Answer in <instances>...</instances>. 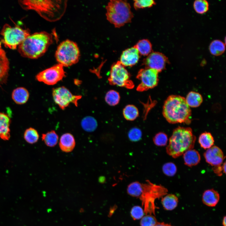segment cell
Wrapping results in <instances>:
<instances>
[{
  "label": "cell",
  "instance_id": "cell-1",
  "mask_svg": "<svg viewBox=\"0 0 226 226\" xmlns=\"http://www.w3.org/2000/svg\"><path fill=\"white\" fill-rule=\"evenodd\" d=\"M51 34L46 31L36 32L28 35L18 46L23 57L35 59L42 56L53 43Z\"/></svg>",
  "mask_w": 226,
  "mask_h": 226
},
{
  "label": "cell",
  "instance_id": "cell-2",
  "mask_svg": "<svg viewBox=\"0 0 226 226\" xmlns=\"http://www.w3.org/2000/svg\"><path fill=\"white\" fill-rule=\"evenodd\" d=\"M19 3L25 10H32L46 20L53 22L59 19L65 12L66 0H20Z\"/></svg>",
  "mask_w": 226,
  "mask_h": 226
},
{
  "label": "cell",
  "instance_id": "cell-3",
  "mask_svg": "<svg viewBox=\"0 0 226 226\" xmlns=\"http://www.w3.org/2000/svg\"><path fill=\"white\" fill-rule=\"evenodd\" d=\"M163 114L166 121L171 124H189L191 112L185 98L178 95H171L165 100Z\"/></svg>",
  "mask_w": 226,
  "mask_h": 226
},
{
  "label": "cell",
  "instance_id": "cell-4",
  "mask_svg": "<svg viewBox=\"0 0 226 226\" xmlns=\"http://www.w3.org/2000/svg\"><path fill=\"white\" fill-rule=\"evenodd\" d=\"M196 137L189 127L178 126L174 129L166 147L167 153L174 158L182 155L187 151L193 149Z\"/></svg>",
  "mask_w": 226,
  "mask_h": 226
},
{
  "label": "cell",
  "instance_id": "cell-5",
  "mask_svg": "<svg viewBox=\"0 0 226 226\" xmlns=\"http://www.w3.org/2000/svg\"><path fill=\"white\" fill-rule=\"evenodd\" d=\"M129 3L126 0H110L106 6L107 19L119 28L130 22L133 17Z\"/></svg>",
  "mask_w": 226,
  "mask_h": 226
},
{
  "label": "cell",
  "instance_id": "cell-6",
  "mask_svg": "<svg viewBox=\"0 0 226 226\" xmlns=\"http://www.w3.org/2000/svg\"><path fill=\"white\" fill-rule=\"evenodd\" d=\"M168 191L164 186L154 184L148 180H146V183L142 184V191L139 198L146 215L148 214L155 215V200L167 194Z\"/></svg>",
  "mask_w": 226,
  "mask_h": 226
},
{
  "label": "cell",
  "instance_id": "cell-7",
  "mask_svg": "<svg viewBox=\"0 0 226 226\" xmlns=\"http://www.w3.org/2000/svg\"><path fill=\"white\" fill-rule=\"evenodd\" d=\"M80 52L77 43L67 39L58 45L55 53L58 64L63 67L70 66L77 63L80 58Z\"/></svg>",
  "mask_w": 226,
  "mask_h": 226
},
{
  "label": "cell",
  "instance_id": "cell-8",
  "mask_svg": "<svg viewBox=\"0 0 226 226\" xmlns=\"http://www.w3.org/2000/svg\"><path fill=\"white\" fill-rule=\"evenodd\" d=\"M2 41L5 46L14 50L30 34L28 29L16 26L12 27L8 24L3 26L1 31Z\"/></svg>",
  "mask_w": 226,
  "mask_h": 226
},
{
  "label": "cell",
  "instance_id": "cell-9",
  "mask_svg": "<svg viewBox=\"0 0 226 226\" xmlns=\"http://www.w3.org/2000/svg\"><path fill=\"white\" fill-rule=\"evenodd\" d=\"M130 77V74L125 67L120 61H118L112 65L108 80L111 85H117L130 89L134 87Z\"/></svg>",
  "mask_w": 226,
  "mask_h": 226
},
{
  "label": "cell",
  "instance_id": "cell-10",
  "mask_svg": "<svg viewBox=\"0 0 226 226\" xmlns=\"http://www.w3.org/2000/svg\"><path fill=\"white\" fill-rule=\"evenodd\" d=\"M63 67L57 64L38 73L35 76L37 80L48 85H53L65 77Z\"/></svg>",
  "mask_w": 226,
  "mask_h": 226
},
{
  "label": "cell",
  "instance_id": "cell-11",
  "mask_svg": "<svg viewBox=\"0 0 226 226\" xmlns=\"http://www.w3.org/2000/svg\"><path fill=\"white\" fill-rule=\"evenodd\" d=\"M159 72L156 70L145 68L140 69L136 78L141 81L137 90L143 92L156 87L159 82Z\"/></svg>",
  "mask_w": 226,
  "mask_h": 226
},
{
  "label": "cell",
  "instance_id": "cell-12",
  "mask_svg": "<svg viewBox=\"0 0 226 226\" xmlns=\"http://www.w3.org/2000/svg\"><path fill=\"white\" fill-rule=\"evenodd\" d=\"M52 96L55 103L62 110H64L70 104L78 105V101L82 98L80 95H74L66 88L62 86L53 89Z\"/></svg>",
  "mask_w": 226,
  "mask_h": 226
},
{
  "label": "cell",
  "instance_id": "cell-13",
  "mask_svg": "<svg viewBox=\"0 0 226 226\" xmlns=\"http://www.w3.org/2000/svg\"><path fill=\"white\" fill-rule=\"evenodd\" d=\"M168 62V58L163 54L153 52L143 60V65L145 68L154 69L159 73L165 69Z\"/></svg>",
  "mask_w": 226,
  "mask_h": 226
},
{
  "label": "cell",
  "instance_id": "cell-14",
  "mask_svg": "<svg viewBox=\"0 0 226 226\" xmlns=\"http://www.w3.org/2000/svg\"><path fill=\"white\" fill-rule=\"evenodd\" d=\"M204 156L206 162L213 167L222 164L224 159L223 151L216 146L207 149L204 153Z\"/></svg>",
  "mask_w": 226,
  "mask_h": 226
},
{
  "label": "cell",
  "instance_id": "cell-15",
  "mask_svg": "<svg viewBox=\"0 0 226 226\" xmlns=\"http://www.w3.org/2000/svg\"><path fill=\"white\" fill-rule=\"evenodd\" d=\"M139 55L138 50L134 46L123 51L120 62L125 67L133 66L138 62Z\"/></svg>",
  "mask_w": 226,
  "mask_h": 226
},
{
  "label": "cell",
  "instance_id": "cell-16",
  "mask_svg": "<svg viewBox=\"0 0 226 226\" xmlns=\"http://www.w3.org/2000/svg\"><path fill=\"white\" fill-rule=\"evenodd\" d=\"M9 62L5 51L0 47V84L6 82L7 80Z\"/></svg>",
  "mask_w": 226,
  "mask_h": 226
},
{
  "label": "cell",
  "instance_id": "cell-17",
  "mask_svg": "<svg viewBox=\"0 0 226 226\" xmlns=\"http://www.w3.org/2000/svg\"><path fill=\"white\" fill-rule=\"evenodd\" d=\"M11 121L10 118L7 114L0 112V138L4 140H8L10 138Z\"/></svg>",
  "mask_w": 226,
  "mask_h": 226
},
{
  "label": "cell",
  "instance_id": "cell-18",
  "mask_svg": "<svg viewBox=\"0 0 226 226\" xmlns=\"http://www.w3.org/2000/svg\"><path fill=\"white\" fill-rule=\"evenodd\" d=\"M75 138L71 133H64L60 137L59 146L63 152L66 153L71 152L75 148Z\"/></svg>",
  "mask_w": 226,
  "mask_h": 226
},
{
  "label": "cell",
  "instance_id": "cell-19",
  "mask_svg": "<svg viewBox=\"0 0 226 226\" xmlns=\"http://www.w3.org/2000/svg\"><path fill=\"white\" fill-rule=\"evenodd\" d=\"M183 155L185 164L191 167L198 164L201 160V156L196 150L192 149L186 151Z\"/></svg>",
  "mask_w": 226,
  "mask_h": 226
},
{
  "label": "cell",
  "instance_id": "cell-20",
  "mask_svg": "<svg viewBox=\"0 0 226 226\" xmlns=\"http://www.w3.org/2000/svg\"><path fill=\"white\" fill-rule=\"evenodd\" d=\"M29 97L28 90L23 87L17 88L14 89L12 94V98L17 104L22 105L26 103Z\"/></svg>",
  "mask_w": 226,
  "mask_h": 226
},
{
  "label": "cell",
  "instance_id": "cell-21",
  "mask_svg": "<svg viewBox=\"0 0 226 226\" xmlns=\"http://www.w3.org/2000/svg\"><path fill=\"white\" fill-rule=\"evenodd\" d=\"M220 196L218 192L213 189L205 191L202 195L204 204L209 207L215 206L219 201Z\"/></svg>",
  "mask_w": 226,
  "mask_h": 226
},
{
  "label": "cell",
  "instance_id": "cell-22",
  "mask_svg": "<svg viewBox=\"0 0 226 226\" xmlns=\"http://www.w3.org/2000/svg\"><path fill=\"white\" fill-rule=\"evenodd\" d=\"M185 100L187 104L190 107H198L203 101L202 97L201 94L194 91L189 92Z\"/></svg>",
  "mask_w": 226,
  "mask_h": 226
},
{
  "label": "cell",
  "instance_id": "cell-23",
  "mask_svg": "<svg viewBox=\"0 0 226 226\" xmlns=\"http://www.w3.org/2000/svg\"><path fill=\"white\" fill-rule=\"evenodd\" d=\"M225 49L224 43L219 40H215L212 41L209 46V50L210 53L214 56L221 55L224 52Z\"/></svg>",
  "mask_w": 226,
  "mask_h": 226
},
{
  "label": "cell",
  "instance_id": "cell-24",
  "mask_svg": "<svg viewBox=\"0 0 226 226\" xmlns=\"http://www.w3.org/2000/svg\"><path fill=\"white\" fill-rule=\"evenodd\" d=\"M198 142L201 147L204 149H208L212 147L214 140L212 134L208 132L201 133L198 138Z\"/></svg>",
  "mask_w": 226,
  "mask_h": 226
},
{
  "label": "cell",
  "instance_id": "cell-25",
  "mask_svg": "<svg viewBox=\"0 0 226 226\" xmlns=\"http://www.w3.org/2000/svg\"><path fill=\"white\" fill-rule=\"evenodd\" d=\"M134 46L138 50L139 54L141 55L148 56L152 51V45L147 39L139 40Z\"/></svg>",
  "mask_w": 226,
  "mask_h": 226
},
{
  "label": "cell",
  "instance_id": "cell-26",
  "mask_svg": "<svg viewBox=\"0 0 226 226\" xmlns=\"http://www.w3.org/2000/svg\"><path fill=\"white\" fill-rule=\"evenodd\" d=\"M178 202V197L173 194H168L162 199L163 207L165 209L168 210L174 209L177 206Z\"/></svg>",
  "mask_w": 226,
  "mask_h": 226
},
{
  "label": "cell",
  "instance_id": "cell-27",
  "mask_svg": "<svg viewBox=\"0 0 226 226\" xmlns=\"http://www.w3.org/2000/svg\"><path fill=\"white\" fill-rule=\"evenodd\" d=\"M58 136L56 132L51 130L42 135L41 139L45 144L49 147H54L57 144Z\"/></svg>",
  "mask_w": 226,
  "mask_h": 226
},
{
  "label": "cell",
  "instance_id": "cell-28",
  "mask_svg": "<svg viewBox=\"0 0 226 226\" xmlns=\"http://www.w3.org/2000/svg\"><path fill=\"white\" fill-rule=\"evenodd\" d=\"M123 114L126 120L132 121L137 117L139 116V111L135 105H128L123 109Z\"/></svg>",
  "mask_w": 226,
  "mask_h": 226
},
{
  "label": "cell",
  "instance_id": "cell-29",
  "mask_svg": "<svg viewBox=\"0 0 226 226\" xmlns=\"http://www.w3.org/2000/svg\"><path fill=\"white\" fill-rule=\"evenodd\" d=\"M81 125L83 129L85 131L92 132L96 129L98 124L94 118L91 116H87L82 120Z\"/></svg>",
  "mask_w": 226,
  "mask_h": 226
},
{
  "label": "cell",
  "instance_id": "cell-30",
  "mask_svg": "<svg viewBox=\"0 0 226 226\" xmlns=\"http://www.w3.org/2000/svg\"><path fill=\"white\" fill-rule=\"evenodd\" d=\"M39 135L37 131L35 129L30 127L27 129L24 133V138L28 143L34 144L36 143Z\"/></svg>",
  "mask_w": 226,
  "mask_h": 226
},
{
  "label": "cell",
  "instance_id": "cell-31",
  "mask_svg": "<svg viewBox=\"0 0 226 226\" xmlns=\"http://www.w3.org/2000/svg\"><path fill=\"white\" fill-rule=\"evenodd\" d=\"M120 99L119 93L117 91L113 90L109 91L106 94L105 97L106 102L111 106L117 105L119 103Z\"/></svg>",
  "mask_w": 226,
  "mask_h": 226
},
{
  "label": "cell",
  "instance_id": "cell-32",
  "mask_svg": "<svg viewBox=\"0 0 226 226\" xmlns=\"http://www.w3.org/2000/svg\"><path fill=\"white\" fill-rule=\"evenodd\" d=\"M142 191V184L138 181L131 183L128 186L127 188L128 194L133 197H139Z\"/></svg>",
  "mask_w": 226,
  "mask_h": 226
},
{
  "label": "cell",
  "instance_id": "cell-33",
  "mask_svg": "<svg viewBox=\"0 0 226 226\" xmlns=\"http://www.w3.org/2000/svg\"><path fill=\"white\" fill-rule=\"evenodd\" d=\"M193 8L197 13L202 14L207 12L209 9V3L205 0H196L194 2Z\"/></svg>",
  "mask_w": 226,
  "mask_h": 226
},
{
  "label": "cell",
  "instance_id": "cell-34",
  "mask_svg": "<svg viewBox=\"0 0 226 226\" xmlns=\"http://www.w3.org/2000/svg\"><path fill=\"white\" fill-rule=\"evenodd\" d=\"M153 140L154 144L158 146H164L166 145L168 141L167 135L163 132H159L154 137Z\"/></svg>",
  "mask_w": 226,
  "mask_h": 226
},
{
  "label": "cell",
  "instance_id": "cell-35",
  "mask_svg": "<svg viewBox=\"0 0 226 226\" xmlns=\"http://www.w3.org/2000/svg\"><path fill=\"white\" fill-rule=\"evenodd\" d=\"M163 173L166 176H172L176 173L177 168L175 164L169 162L164 164L162 168Z\"/></svg>",
  "mask_w": 226,
  "mask_h": 226
},
{
  "label": "cell",
  "instance_id": "cell-36",
  "mask_svg": "<svg viewBox=\"0 0 226 226\" xmlns=\"http://www.w3.org/2000/svg\"><path fill=\"white\" fill-rule=\"evenodd\" d=\"M142 137V132L141 130L137 127H134L130 129L128 132V137L130 140L132 142L139 141Z\"/></svg>",
  "mask_w": 226,
  "mask_h": 226
},
{
  "label": "cell",
  "instance_id": "cell-37",
  "mask_svg": "<svg viewBox=\"0 0 226 226\" xmlns=\"http://www.w3.org/2000/svg\"><path fill=\"white\" fill-rule=\"evenodd\" d=\"M134 8L138 9L147 7H150L155 4V2L153 0H135L134 1Z\"/></svg>",
  "mask_w": 226,
  "mask_h": 226
},
{
  "label": "cell",
  "instance_id": "cell-38",
  "mask_svg": "<svg viewBox=\"0 0 226 226\" xmlns=\"http://www.w3.org/2000/svg\"><path fill=\"white\" fill-rule=\"evenodd\" d=\"M158 222L155 217L150 215L142 218L140 222L141 226H154Z\"/></svg>",
  "mask_w": 226,
  "mask_h": 226
},
{
  "label": "cell",
  "instance_id": "cell-39",
  "mask_svg": "<svg viewBox=\"0 0 226 226\" xmlns=\"http://www.w3.org/2000/svg\"><path fill=\"white\" fill-rule=\"evenodd\" d=\"M144 211L139 206H135L132 209L131 214L133 219H139L142 218L144 215Z\"/></svg>",
  "mask_w": 226,
  "mask_h": 226
},
{
  "label": "cell",
  "instance_id": "cell-40",
  "mask_svg": "<svg viewBox=\"0 0 226 226\" xmlns=\"http://www.w3.org/2000/svg\"><path fill=\"white\" fill-rule=\"evenodd\" d=\"M226 162L220 165L213 167L212 169L214 172L218 176H221L223 173L226 174Z\"/></svg>",
  "mask_w": 226,
  "mask_h": 226
},
{
  "label": "cell",
  "instance_id": "cell-41",
  "mask_svg": "<svg viewBox=\"0 0 226 226\" xmlns=\"http://www.w3.org/2000/svg\"><path fill=\"white\" fill-rule=\"evenodd\" d=\"M154 226H172L171 225L165 223L164 222L159 223L158 222Z\"/></svg>",
  "mask_w": 226,
  "mask_h": 226
},
{
  "label": "cell",
  "instance_id": "cell-42",
  "mask_svg": "<svg viewBox=\"0 0 226 226\" xmlns=\"http://www.w3.org/2000/svg\"><path fill=\"white\" fill-rule=\"evenodd\" d=\"M226 216H225L223 218V222H222V224L223 226H226Z\"/></svg>",
  "mask_w": 226,
  "mask_h": 226
},
{
  "label": "cell",
  "instance_id": "cell-43",
  "mask_svg": "<svg viewBox=\"0 0 226 226\" xmlns=\"http://www.w3.org/2000/svg\"><path fill=\"white\" fill-rule=\"evenodd\" d=\"M84 210H83V209L81 208L80 210V213H83L84 212Z\"/></svg>",
  "mask_w": 226,
  "mask_h": 226
}]
</instances>
